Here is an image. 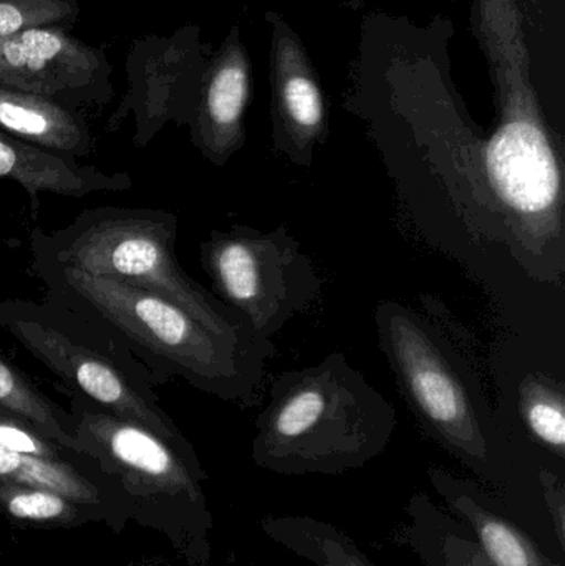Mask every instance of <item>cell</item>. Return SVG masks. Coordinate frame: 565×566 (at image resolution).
I'll list each match as a JSON object with an SVG mask.
<instances>
[{
  "label": "cell",
  "instance_id": "cell-19",
  "mask_svg": "<svg viewBox=\"0 0 565 566\" xmlns=\"http://www.w3.org/2000/svg\"><path fill=\"white\" fill-rule=\"evenodd\" d=\"M80 15V0H0V39L36 27L69 29Z\"/></svg>",
  "mask_w": 565,
  "mask_h": 566
},
{
  "label": "cell",
  "instance_id": "cell-4",
  "mask_svg": "<svg viewBox=\"0 0 565 566\" xmlns=\"http://www.w3.org/2000/svg\"><path fill=\"white\" fill-rule=\"evenodd\" d=\"M0 328L50 369L66 391L168 441L189 444L159 405L145 368L98 326L46 298L0 296Z\"/></svg>",
  "mask_w": 565,
  "mask_h": 566
},
{
  "label": "cell",
  "instance_id": "cell-10",
  "mask_svg": "<svg viewBox=\"0 0 565 566\" xmlns=\"http://www.w3.org/2000/svg\"><path fill=\"white\" fill-rule=\"evenodd\" d=\"M249 92L248 56L231 36L206 72L188 122L192 145L211 165H228L244 146Z\"/></svg>",
  "mask_w": 565,
  "mask_h": 566
},
{
  "label": "cell",
  "instance_id": "cell-7",
  "mask_svg": "<svg viewBox=\"0 0 565 566\" xmlns=\"http://www.w3.org/2000/svg\"><path fill=\"white\" fill-rule=\"evenodd\" d=\"M201 265L215 295L265 339L304 313L322 289L314 261L284 226L216 229L201 244Z\"/></svg>",
  "mask_w": 565,
  "mask_h": 566
},
{
  "label": "cell",
  "instance_id": "cell-2",
  "mask_svg": "<svg viewBox=\"0 0 565 566\" xmlns=\"http://www.w3.org/2000/svg\"><path fill=\"white\" fill-rule=\"evenodd\" d=\"M395 429V406L335 352L272 381L255 421L252 461L289 478L342 475L384 454Z\"/></svg>",
  "mask_w": 565,
  "mask_h": 566
},
{
  "label": "cell",
  "instance_id": "cell-14",
  "mask_svg": "<svg viewBox=\"0 0 565 566\" xmlns=\"http://www.w3.org/2000/svg\"><path fill=\"white\" fill-rule=\"evenodd\" d=\"M261 532L314 566H378L344 531L311 515H268Z\"/></svg>",
  "mask_w": 565,
  "mask_h": 566
},
{
  "label": "cell",
  "instance_id": "cell-18",
  "mask_svg": "<svg viewBox=\"0 0 565 566\" xmlns=\"http://www.w3.org/2000/svg\"><path fill=\"white\" fill-rule=\"evenodd\" d=\"M0 511L20 522L39 525H72L95 511L56 492L0 482Z\"/></svg>",
  "mask_w": 565,
  "mask_h": 566
},
{
  "label": "cell",
  "instance_id": "cell-9",
  "mask_svg": "<svg viewBox=\"0 0 565 566\" xmlns=\"http://www.w3.org/2000/svg\"><path fill=\"white\" fill-rule=\"evenodd\" d=\"M272 72V139L274 149L299 168H311L327 136L324 96L294 36L275 39Z\"/></svg>",
  "mask_w": 565,
  "mask_h": 566
},
{
  "label": "cell",
  "instance_id": "cell-20",
  "mask_svg": "<svg viewBox=\"0 0 565 566\" xmlns=\"http://www.w3.org/2000/svg\"><path fill=\"white\" fill-rule=\"evenodd\" d=\"M0 449L45 459H83L36 431L32 424L0 411Z\"/></svg>",
  "mask_w": 565,
  "mask_h": 566
},
{
  "label": "cell",
  "instance_id": "cell-6",
  "mask_svg": "<svg viewBox=\"0 0 565 566\" xmlns=\"http://www.w3.org/2000/svg\"><path fill=\"white\" fill-rule=\"evenodd\" d=\"M375 322L401 395L421 426L468 468L491 474L483 409L440 336L414 310L390 300L378 303Z\"/></svg>",
  "mask_w": 565,
  "mask_h": 566
},
{
  "label": "cell",
  "instance_id": "cell-8",
  "mask_svg": "<svg viewBox=\"0 0 565 566\" xmlns=\"http://www.w3.org/2000/svg\"><path fill=\"white\" fill-rule=\"evenodd\" d=\"M105 53L60 27H36L0 39V86L45 96L70 108L112 102Z\"/></svg>",
  "mask_w": 565,
  "mask_h": 566
},
{
  "label": "cell",
  "instance_id": "cell-3",
  "mask_svg": "<svg viewBox=\"0 0 565 566\" xmlns=\"http://www.w3.org/2000/svg\"><path fill=\"white\" fill-rule=\"evenodd\" d=\"M178 216L165 209L102 206L59 231L30 232V254L93 277L138 286L171 300L209 328L239 342H261L241 315L186 274L176 255Z\"/></svg>",
  "mask_w": 565,
  "mask_h": 566
},
{
  "label": "cell",
  "instance_id": "cell-11",
  "mask_svg": "<svg viewBox=\"0 0 565 566\" xmlns=\"http://www.w3.org/2000/svg\"><path fill=\"white\" fill-rule=\"evenodd\" d=\"M0 181L17 182L29 196L30 214L39 218L40 195L85 198L102 192H125L135 185L128 172H105L80 165L72 156L49 151L0 132Z\"/></svg>",
  "mask_w": 565,
  "mask_h": 566
},
{
  "label": "cell",
  "instance_id": "cell-5",
  "mask_svg": "<svg viewBox=\"0 0 565 566\" xmlns=\"http://www.w3.org/2000/svg\"><path fill=\"white\" fill-rule=\"evenodd\" d=\"M73 431L88 458L123 494L153 502L189 551L206 547L212 527L201 462L191 442L176 444L69 391Z\"/></svg>",
  "mask_w": 565,
  "mask_h": 566
},
{
  "label": "cell",
  "instance_id": "cell-13",
  "mask_svg": "<svg viewBox=\"0 0 565 566\" xmlns=\"http://www.w3.org/2000/svg\"><path fill=\"white\" fill-rule=\"evenodd\" d=\"M431 482L451 511L473 531L484 557L493 566H563L551 560L504 515L484 502V495L467 481H458L443 471H431Z\"/></svg>",
  "mask_w": 565,
  "mask_h": 566
},
{
  "label": "cell",
  "instance_id": "cell-17",
  "mask_svg": "<svg viewBox=\"0 0 565 566\" xmlns=\"http://www.w3.org/2000/svg\"><path fill=\"white\" fill-rule=\"evenodd\" d=\"M520 415L537 444L565 459V392L563 381L553 376H524L517 388Z\"/></svg>",
  "mask_w": 565,
  "mask_h": 566
},
{
  "label": "cell",
  "instance_id": "cell-21",
  "mask_svg": "<svg viewBox=\"0 0 565 566\" xmlns=\"http://www.w3.org/2000/svg\"><path fill=\"white\" fill-rule=\"evenodd\" d=\"M540 482L543 488L544 502H546L551 521H553L557 544H559L561 551H565V489L563 482L546 469L540 472Z\"/></svg>",
  "mask_w": 565,
  "mask_h": 566
},
{
  "label": "cell",
  "instance_id": "cell-16",
  "mask_svg": "<svg viewBox=\"0 0 565 566\" xmlns=\"http://www.w3.org/2000/svg\"><path fill=\"white\" fill-rule=\"evenodd\" d=\"M0 411L23 419L56 444L83 455L76 442L70 412L50 399L25 373L20 371L3 355H0Z\"/></svg>",
  "mask_w": 565,
  "mask_h": 566
},
{
  "label": "cell",
  "instance_id": "cell-15",
  "mask_svg": "<svg viewBox=\"0 0 565 566\" xmlns=\"http://www.w3.org/2000/svg\"><path fill=\"white\" fill-rule=\"evenodd\" d=\"M88 461L86 458H35L0 449V482L56 492L95 511L103 504V488L86 469L80 468L82 462Z\"/></svg>",
  "mask_w": 565,
  "mask_h": 566
},
{
  "label": "cell",
  "instance_id": "cell-12",
  "mask_svg": "<svg viewBox=\"0 0 565 566\" xmlns=\"http://www.w3.org/2000/svg\"><path fill=\"white\" fill-rule=\"evenodd\" d=\"M0 132L76 159L92 155L96 148L79 109L6 86H0Z\"/></svg>",
  "mask_w": 565,
  "mask_h": 566
},
{
  "label": "cell",
  "instance_id": "cell-1",
  "mask_svg": "<svg viewBox=\"0 0 565 566\" xmlns=\"http://www.w3.org/2000/svg\"><path fill=\"white\" fill-rule=\"evenodd\" d=\"M30 255V274L45 286V298L112 336L156 388L179 378L221 401H254L275 353L271 339L229 338L158 293Z\"/></svg>",
  "mask_w": 565,
  "mask_h": 566
}]
</instances>
